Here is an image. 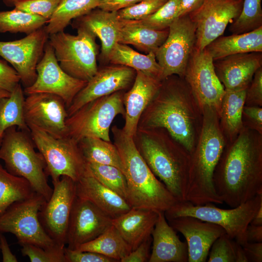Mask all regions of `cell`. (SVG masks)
<instances>
[{"mask_svg":"<svg viewBox=\"0 0 262 262\" xmlns=\"http://www.w3.org/2000/svg\"><path fill=\"white\" fill-rule=\"evenodd\" d=\"M152 237L142 242L136 248L123 258L120 262H147L150 256Z\"/></svg>","mask_w":262,"mask_h":262,"instance_id":"cell-49","label":"cell"},{"mask_svg":"<svg viewBox=\"0 0 262 262\" xmlns=\"http://www.w3.org/2000/svg\"><path fill=\"white\" fill-rule=\"evenodd\" d=\"M203 0H180L177 18L188 15L197 9Z\"/></svg>","mask_w":262,"mask_h":262,"instance_id":"cell-52","label":"cell"},{"mask_svg":"<svg viewBox=\"0 0 262 262\" xmlns=\"http://www.w3.org/2000/svg\"><path fill=\"white\" fill-rule=\"evenodd\" d=\"M36 147L30 131L12 127L4 132L0 143V160L10 173L25 179L33 191L46 201L53 188L49 184L46 165Z\"/></svg>","mask_w":262,"mask_h":262,"instance_id":"cell-6","label":"cell"},{"mask_svg":"<svg viewBox=\"0 0 262 262\" xmlns=\"http://www.w3.org/2000/svg\"><path fill=\"white\" fill-rule=\"evenodd\" d=\"M205 49L213 61L236 54L262 52V27L246 33L221 35Z\"/></svg>","mask_w":262,"mask_h":262,"instance_id":"cell-28","label":"cell"},{"mask_svg":"<svg viewBox=\"0 0 262 262\" xmlns=\"http://www.w3.org/2000/svg\"><path fill=\"white\" fill-rule=\"evenodd\" d=\"M250 224L256 226L262 225V205L260 207Z\"/></svg>","mask_w":262,"mask_h":262,"instance_id":"cell-55","label":"cell"},{"mask_svg":"<svg viewBox=\"0 0 262 262\" xmlns=\"http://www.w3.org/2000/svg\"><path fill=\"white\" fill-rule=\"evenodd\" d=\"M179 2L180 0H168L154 13L138 21L145 26L154 30L167 29L177 18Z\"/></svg>","mask_w":262,"mask_h":262,"instance_id":"cell-40","label":"cell"},{"mask_svg":"<svg viewBox=\"0 0 262 262\" xmlns=\"http://www.w3.org/2000/svg\"><path fill=\"white\" fill-rule=\"evenodd\" d=\"M75 250L98 253L116 262H120L132 251L131 247L113 225L96 238L81 245Z\"/></svg>","mask_w":262,"mask_h":262,"instance_id":"cell-32","label":"cell"},{"mask_svg":"<svg viewBox=\"0 0 262 262\" xmlns=\"http://www.w3.org/2000/svg\"><path fill=\"white\" fill-rule=\"evenodd\" d=\"M2 2L7 6L13 7L18 2L22 0H1Z\"/></svg>","mask_w":262,"mask_h":262,"instance_id":"cell-56","label":"cell"},{"mask_svg":"<svg viewBox=\"0 0 262 262\" xmlns=\"http://www.w3.org/2000/svg\"><path fill=\"white\" fill-rule=\"evenodd\" d=\"M73 28L78 26L86 27L100 40V58L108 62L110 53L119 38V19L117 12H109L98 8L73 20Z\"/></svg>","mask_w":262,"mask_h":262,"instance_id":"cell-25","label":"cell"},{"mask_svg":"<svg viewBox=\"0 0 262 262\" xmlns=\"http://www.w3.org/2000/svg\"><path fill=\"white\" fill-rule=\"evenodd\" d=\"M49 37L44 26L22 39L0 41V56L17 72L24 88L31 86L36 79V66Z\"/></svg>","mask_w":262,"mask_h":262,"instance_id":"cell-17","label":"cell"},{"mask_svg":"<svg viewBox=\"0 0 262 262\" xmlns=\"http://www.w3.org/2000/svg\"><path fill=\"white\" fill-rule=\"evenodd\" d=\"M34 192L27 180L10 173L0 164V215L13 203Z\"/></svg>","mask_w":262,"mask_h":262,"instance_id":"cell-36","label":"cell"},{"mask_svg":"<svg viewBox=\"0 0 262 262\" xmlns=\"http://www.w3.org/2000/svg\"><path fill=\"white\" fill-rule=\"evenodd\" d=\"M124 91L115 92L85 104L66 119L67 136L79 142L87 137L111 141V124L118 115L123 117Z\"/></svg>","mask_w":262,"mask_h":262,"instance_id":"cell-9","label":"cell"},{"mask_svg":"<svg viewBox=\"0 0 262 262\" xmlns=\"http://www.w3.org/2000/svg\"><path fill=\"white\" fill-rule=\"evenodd\" d=\"M243 127L255 130L262 134V108L245 106L242 114Z\"/></svg>","mask_w":262,"mask_h":262,"instance_id":"cell-48","label":"cell"},{"mask_svg":"<svg viewBox=\"0 0 262 262\" xmlns=\"http://www.w3.org/2000/svg\"><path fill=\"white\" fill-rule=\"evenodd\" d=\"M36 70V79L31 86L24 88L25 95L39 93L53 94L64 100L67 108L87 82L75 78L64 71L49 41L46 44L43 55Z\"/></svg>","mask_w":262,"mask_h":262,"instance_id":"cell-16","label":"cell"},{"mask_svg":"<svg viewBox=\"0 0 262 262\" xmlns=\"http://www.w3.org/2000/svg\"><path fill=\"white\" fill-rule=\"evenodd\" d=\"M261 3L262 0H243L240 14L229 28L232 34L246 33L262 27Z\"/></svg>","mask_w":262,"mask_h":262,"instance_id":"cell-39","label":"cell"},{"mask_svg":"<svg viewBox=\"0 0 262 262\" xmlns=\"http://www.w3.org/2000/svg\"><path fill=\"white\" fill-rule=\"evenodd\" d=\"M19 83L17 72L7 62L0 58V89L11 93Z\"/></svg>","mask_w":262,"mask_h":262,"instance_id":"cell-47","label":"cell"},{"mask_svg":"<svg viewBox=\"0 0 262 262\" xmlns=\"http://www.w3.org/2000/svg\"><path fill=\"white\" fill-rule=\"evenodd\" d=\"M169 224L185 237L188 246V262H205L211 246L226 233L221 226L198 218L183 216L167 220Z\"/></svg>","mask_w":262,"mask_h":262,"instance_id":"cell-21","label":"cell"},{"mask_svg":"<svg viewBox=\"0 0 262 262\" xmlns=\"http://www.w3.org/2000/svg\"><path fill=\"white\" fill-rule=\"evenodd\" d=\"M242 246L248 262H262V242H245Z\"/></svg>","mask_w":262,"mask_h":262,"instance_id":"cell-51","label":"cell"},{"mask_svg":"<svg viewBox=\"0 0 262 262\" xmlns=\"http://www.w3.org/2000/svg\"><path fill=\"white\" fill-rule=\"evenodd\" d=\"M246 242H262V225L256 226L249 224L245 232Z\"/></svg>","mask_w":262,"mask_h":262,"instance_id":"cell-53","label":"cell"},{"mask_svg":"<svg viewBox=\"0 0 262 262\" xmlns=\"http://www.w3.org/2000/svg\"><path fill=\"white\" fill-rule=\"evenodd\" d=\"M213 65L225 90L247 89L255 72L262 67V52L229 55L213 61Z\"/></svg>","mask_w":262,"mask_h":262,"instance_id":"cell-22","label":"cell"},{"mask_svg":"<svg viewBox=\"0 0 262 262\" xmlns=\"http://www.w3.org/2000/svg\"><path fill=\"white\" fill-rule=\"evenodd\" d=\"M141 0H100L98 8L109 12H117Z\"/></svg>","mask_w":262,"mask_h":262,"instance_id":"cell-50","label":"cell"},{"mask_svg":"<svg viewBox=\"0 0 262 262\" xmlns=\"http://www.w3.org/2000/svg\"><path fill=\"white\" fill-rule=\"evenodd\" d=\"M46 201L34 192L13 203L0 215V233L14 234L20 245L29 244L48 249L65 247L58 245L48 235L39 221L38 213Z\"/></svg>","mask_w":262,"mask_h":262,"instance_id":"cell-11","label":"cell"},{"mask_svg":"<svg viewBox=\"0 0 262 262\" xmlns=\"http://www.w3.org/2000/svg\"><path fill=\"white\" fill-rule=\"evenodd\" d=\"M127 184V201L131 208L165 212L179 201L151 171L138 151L133 137L122 128H111Z\"/></svg>","mask_w":262,"mask_h":262,"instance_id":"cell-5","label":"cell"},{"mask_svg":"<svg viewBox=\"0 0 262 262\" xmlns=\"http://www.w3.org/2000/svg\"><path fill=\"white\" fill-rule=\"evenodd\" d=\"M118 43L133 46L146 53L155 54L165 41L169 28L156 30L141 24L138 20L119 19Z\"/></svg>","mask_w":262,"mask_h":262,"instance_id":"cell-29","label":"cell"},{"mask_svg":"<svg viewBox=\"0 0 262 262\" xmlns=\"http://www.w3.org/2000/svg\"><path fill=\"white\" fill-rule=\"evenodd\" d=\"M246 89L225 90L221 107L219 121L226 143L232 142L243 128L242 114Z\"/></svg>","mask_w":262,"mask_h":262,"instance_id":"cell-30","label":"cell"},{"mask_svg":"<svg viewBox=\"0 0 262 262\" xmlns=\"http://www.w3.org/2000/svg\"><path fill=\"white\" fill-rule=\"evenodd\" d=\"M24 112L28 128H36L56 138L67 136V108L60 97L45 93L27 95Z\"/></svg>","mask_w":262,"mask_h":262,"instance_id":"cell-18","label":"cell"},{"mask_svg":"<svg viewBox=\"0 0 262 262\" xmlns=\"http://www.w3.org/2000/svg\"><path fill=\"white\" fill-rule=\"evenodd\" d=\"M45 18L15 8L0 11V33H24L29 34L45 26Z\"/></svg>","mask_w":262,"mask_h":262,"instance_id":"cell-37","label":"cell"},{"mask_svg":"<svg viewBox=\"0 0 262 262\" xmlns=\"http://www.w3.org/2000/svg\"><path fill=\"white\" fill-rule=\"evenodd\" d=\"M202 112L201 132L195 149L190 154L186 201L194 205L221 204L223 202L215 191L213 175L226 140L216 111L205 107Z\"/></svg>","mask_w":262,"mask_h":262,"instance_id":"cell-4","label":"cell"},{"mask_svg":"<svg viewBox=\"0 0 262 262\" xmlns=\"http://www.w3.org/2000/svg\"><path fill=\"white\" fill-rule=\"evenodd\" d=\"M245 106H262V67L255 72L246 89Z\"/></svg>","mask_w":262,"mask_h":262,"instance_id":"cell-46","label":"cell"},{"mask_svg":"<svg viewBox=\"0 0 262 262\" xmlns=\"http://www.w3.org/2000/svg\"><path fill=\"white\" fill-rule=\"evenodd\" d=\"M87 165L88 171L97 180L127 200V181L122 171L110 165L87 163Z\"/></svg>","mask_w":262,"mask_h":262,"instance_id":"cell-38","label":"cell"},{"mask_svg":"<svg viewBox=\"0 0 262 262\" xmlns=\"http://www.w3.org/2000/svg\"><path fill=\"white\" fill-rule=\"evenodd\" d=\"M168 0H142L117 11L119 19L139 20L154 13Z\"/></svg>","mask_w":262,"mask_h":262,"instance_id":"cell-42","label":"cell"},{"mask_svg":"<svg viewBox=\"0 0 262 262\" xmlns=\"http://www.w3.org/2000/svg\"><path fill=\"white\" fill-rule=\"evenodd\" d=\"M29 129L36 148L44 159L47 174L52 181L66 176L76 182L85 174L87 163L78 142L68 136L53 137L33 127Z\"/></svg>","mask_w":262,"mask_h":262,"instance_id":"cell-10","label":"cell"},{"mask_svg":"<svg viewBox=\"0 0 262 262\" xmlns=\"http://www.w3.org/2000/svg\"><path fill=\"white\" fill-rule=\"evenodd\" d=\"M134 81L130 89L123 95L125 110V124L122 130L128 136L133 137L137 131L142 114L158 92L160 80L136 71Z\"/></svg>","mask_w":262,"mask_h":262,"instance_id":"cell-23","label":"cell"},{"mask_svg":"<svg viewBox=\"0 0 262 262\" xmlns=\"http://www.w3.org/2000/svg\"><path fill=\"white\" fill-rule=\"evenodd\" d=\"M136 74L134 69L119 65L112 64L98 68L97 73L77 94L67 108L68 116L89 102L131 88Z\"/></svg>","mask_w":262,"mask_h":262,"instance_id":"cell-20","label":"cell"},{"mask_svg":"<svg viewBox=\"0 0 262 262\" xmlns=\"http://www.w3.org/2000/svg\"><path fill=\"white\" fill-rule=\"evenodd\" d=\"M108 62L128 66L162 81V69L153 52L143 54L127 45L118 43L111 50Z\"/></svg>","mask_w":262,"mask_h":262,"instance_id":"cell-31","label":"cell"},{"mask_svg":"<svg viewBox=\"0 0 262 262\" xmlns=\"http://www.w3.org/2000/svg\"><path fill=\"white\" fill-rule=\"evenodd\" d=\"M76 184L78 197L91 202L113 219L131 208L126 199L97 180L88 168Z\"/></svg>","mask_w":262,"mask_h":262,"instance_id":"cell-26","label":"cell"},{"mask_svg":"<svg viewBox=\"0 0 262 262\" xmlns=\"http://www.w3.org/2000/svg\"><path fill=\"white\" fill-rule=\"evenodd\" d=\"M237 242L225 233L212 245L209 253V262H236L239 246Z\"/></svg>","mask_w":262,"mask_h":262,"instance_id":"cell-41","label":"cell"},{"mask_svg":"<svg viewBox=\"0 0 262 262\" xmlns=\"http://www.w3.org/2000/svg\"><path fill=\"white\" fill-rule=\"evenodd\" d=\"M78 143L86 163L113 165L123 172L121 159L114 143L92 137L84 138Z\"/></svg>","mask_w":262,"mask_h":262,"instance_id":"cell-35","label":"cell"},{"mask_svg":"<svg viewBox=\"0 0 262 262\" xmlns=\"http://www.w3.org/2000/svg\"><path fill=\"white\" fill-rule=\"evenodd\" d=\"M53 191L38 213V218L48 235L59 246H65L70 213L77 196L76 181L63 176L52 181Z\"/></svg>","mask_w":262,"mask_h":262,"instance_id":"cell-14","label":"cell"},{"mask_svg":"<svg viewBox=\"0 0 262 262\" xmlns=\"http://www.w3.org/2000/svg\"><path fill=\"white\" fill-rule=\"evenodd\" d=\"M135 147L151 171L179 201H186L190 154L162 128H137Z\"/></svg>","mask_w":262,"mask_h":262,"instance_id":"cell-3","label":"cell"},{"mask_svg":"<svg viewBox=\"0 0 262 262\" xmlns=\"http://www.w3.org/2000/svg\"><path fill=\"white\" fill-rule=\"evenodd\" d=\"M243 0H203L188 16L196 27L195 49H204L223 35L241 13Z\"/></svg>","mask_w":262,"mask_h":262,"instance_id":"cell-15","label":"cell"},{"mask_svg":"<svg viewBox=\"0 0 262 262\" xmlns=\"http://www.w3.org/2000/svg\"><path fill=\"white\" fill-rule=\"evenodd\" d=\"M262 205V193L231 209H221L211 203L194 205L187 201H179L164 212V215L166 220L190 216L215 224L241 245L246 242V229Z\"/></svg>","mask_w":262,"mask_h":262,"instance_id":"cell-8","label":"cell"},{"mask_svg":"<svg viewBox=\"0 0 262 262\" xmlns=\"http://www.w3.org/2000/svg\"><path fill=\"white\" fill-rule=\"evenodd\" d=\"M213 182L217 195L231 208L262 193V134L243 127L226 143Z\"/></svg>","mask_w":262,"mask_h":262,"instance_id":"cell-1","label":"cell"},{"mask_svg":"<svg viewBox=\"0 0 262 262\" xmlns=\"http://www.w3.org/2000/svg\"><path fill=\"white\" fill-rule=\"evenodd\" d=\"M158 216V211L131 208L126 213L113 218L112 225L132 251L151 236Z\"/></svg>","mask_w":262,"mask_h":262,"instance_id":"cell-27","label":"cell"},{"mask_svg":"<svg viewBox=\"0 0 262 262\" xmlns=\"http://www.w3.org/2000/svg\"><path fill=\"white\" fill-rule=\"evenodd\" d=\"M169 224L164 212H158L151 234L152 247L148 262H188L186 242H182Z\"/></svg>","mask_w":262,"mask_h":262,"instance_id":"cell-24","label":"cell"},{"mask_svg":"<svg viewBox=\"0 0 262 262\" xmlns=\"http://www.w3.org/2000/svg\"><path fill=\"white\" fill-rule=\"evenodd\" d=\"M20 246L22 255L28 257L31 262H66L64 252L66 246L48 249L29 244Z\"/></svg>","mask_w":262,"mask_h":262,"instance_id":"cell-43","label":"cell"},{"mask_svg":"<svg viewBox=\"0 0 262 262\" xmlns=\"http://www.w3.org/2000/svg\"><path fill=\"white\" fill-rule=\"evenodd\" d=\"M10 93L0 89V98L3 97H8L10 95Z\"/></svg>","mask_w":262,"mask_h":262,"instance_id":"cell-57","label":"cell"},{"mask_svg":"<svg viewBox=\"0 0 262 262\" xmlns=\"http://www.w3.org/2000/svg\"><path fill=\"white\" fill-rule=\"evenodd\" d=\"M0 250L2 253L3 262L18 261L16 256L11 251L6 238L2 233H0Z\"/></svg>","mask_w":262,"mask_h":262,"instance_id":"cell-54","label":"cell"},{"mask_svg":"<svg viewBox=\"0 0 262 262\" xmlns=\"http://www.w3.org/2000/svg\"><path fill=\"white\" fill-rule=\"evenodd\" d=\"M74 28L77 35L61 31L49 35L48 41L64 71L75 78L88 82L98 68L99 46L96 35L89 29L82 26Z\"/></svg>","mask_w":262,"mask_h":262,"instance_id":"cell-7","label":"cell"},{"mask_svg":"<svg viewBox=\"0 0 262 262\" xmlns=\"http://www.w3.org/2000/svg\"><path fill=\"white\" fill-rule=\"evenodd\" d=\"M112 219L91 202L76 196L67 230V247L75 250L96 238L112 225Z\"/></svg>","mask_w":262,"mask_h":262,"instance_id":"cell-19","label":"cell"},{"mask_svg":"<svg viewBox=\"0 0 262 262\" xmlns=\"http://www.w3.org/2000/svg\"><path fill=\"white\" fill-rule=\"evenodd\" d=\"M1 140H0V143Z\"/></svg>","mask_w":262,"mask_h":262,"instance_id":"cell-58","label":"cell"},{"mask_svg":"<svg viewBox=\"0 0 262 262\" xmlns=\"http://www.w3.org/2000/svg\"><path fill=\"white\" fill-rule=\"evenodd\" d=\"M24 89L19 83L9 96L0 98V140L9 128L30 131L24 117L25 97Z\"/></svg>","mask_w":262,"mask_h":262,"instance_id":"cell-34","label":"cell"},{"mask_svg":"<svg viewBox=\"0 0 262 262\" xmlns=\"http://www.w3.org/2000/svg\"><path fill=\"white\" fill-rule=\"evenodd\" d=\"M100 0H61L51 18L45 25L49 35L64 31L72 20L98 8Z\"/></svg>","mask_w":262,"mask_h":262,"instance_id":"cell-33","label":"cell"},{"mask_svg":"<svg viewBox=\"0 0 262 262\" xmlns=\"http://www.w3.org/2000/svg\"><path fill=\"white\" fill-rule=\"evenodd\" d=\"M183 78L202 111L205 107H211L220 117L225 89L216 74L213 60L205 49L201 50L194 49Z\"/></svg>","mask_w":262,"mask_h":262,"instance_id":"cell-13","label":"cell"},{"mask_svg":"<svg viewBox=\"0 0 262 262\" xmlns=\"http://www.w3.org/2000/svg\"><path fill=\"white\" fill-rule=\"evenodd\" d=\"M203 112L183 78L170 76L142 114L138 128L165 129L191 154L203 123Z\"/></svg>","mask_w":262,"mask_h":262,"instance_id":"cell-2","label":"cell"},{"mask_svg":"<svg viewBox=\"0 0 262 262\" xmlns=\"http://www.w3.org/2000/svg\"><path fill=\"white\" fill-rule=\"evenodd\" d=\"M61 0H22L14 8L25 12L40 16L48 21L58 7Z\"/></svg>","mask_w":262,"mask_h":262,"instance_id":"cell-44","label":"cell"},{"mask_svg":"<svg viewBox=\"0 0 262 262\" xmlns=\"http://www.w3.org/2000/svg\"><path fill=\"white\" fill-rule=\"evenodd\" d=\"M64 252L66 262H116L112 258L91 251H78L65 247Z\"/></svg>","mask_w":262,"mask_h":262,"instance_id":"cell-45","label":"cell"},{"mask_svg":"<svg viewBox=\"0 0 262 262\" xmlns=\"http://www.w3.org/2000/svg\"><path fill=\"white\" fill-rule=\"evenodd\" d=\"M196 41L195 25L189 16L176 18L169 27L165 41L155 53L162 80L173 75L184 77Z\"/></svg>","mask_w":262,"mask_h":262,"instance_id":"cell-12","label":"cell"}]
</instances>
